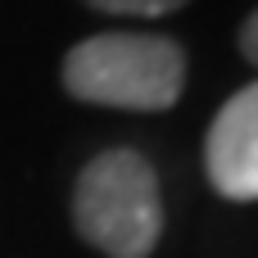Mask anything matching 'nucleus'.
I'll list each match as a JSON object with an SVG mask.
<instances>
[{"mask_svg":"<svg viewBox=\"0 0 258 258\" xmlns=\"http://www.w3.org/2000/svg\"><path fill=\"white\" fill-rule=\"evenodd\" d=\"M186 86V54L172 36L100 32L68 50L63 91L109 109H172Z\"/></svg>","mask_w":258,"mask_h":258,"instance_id":"1","label":"nucleus"},{"mask_svg":"<svg viewBox=\"0 0 258 258\" xmlns=\"http://www.w3.org/2000/svg\"><path fill=\"white\" fill-rule=\"evenodd\" d=\"M73 222L109 258H150L163 236L159 177L136 150L95 154L73 186Z\"/></svg>","mask_w":258,"mask_h":258,"instance_id":"2","label":"nucleus"},{"mask_svg":"<svg viewBox=\"0 0 258 258\" xmlns=\"http://www.w3.org/2000/svg\"><path fill=\"white\" fill-rule=\"evenodd\" d=\"M204 172L222 200H258V82L218 109L204 136Z\"/></svg>","mask_w":258,"mask_h":258,"instance_id":"3","label":"nucleus"},{"mask_svg":"<svg viewBox=\"0 0 258 258\" xmlns=\"http://www.w3.org/2000/svg\"><path fill=\"white\" fill-rule=\"evenodd\" d=\"M91 9H104V14H132V18H159V14H172L181 9L186 0H86Z\"/></svg>","mask_w":258,"mask_h":258,"instance_id":"4","label":"nucleus"},{"mask_svg":"<svg viewBox=\"0 0 258 258\" xmlns=\"http://www.w3.org/2000/svg\"><path fill=\"white\" fill-rule=\"evenodd\" d=\"M240 54L258 68V9L245 18V27H240Z\"/></svg>","mask_w":258,"mask_h":258,"instance_id":"5","label":"nucleus"}]
</instances>
